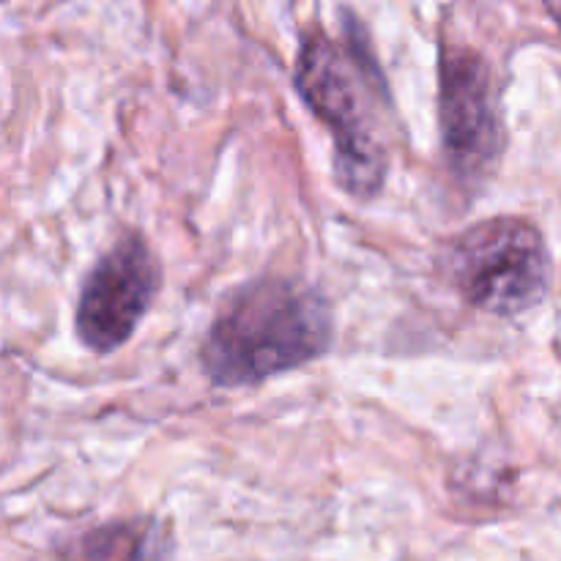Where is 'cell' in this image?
I'll return each mask as SVG.
<instances>
[{"label":"cell","instance_id":"cell-1","mask_svg":"<svg viewBox=\"0 0 561 561\" xmlns=\"http://www.w3.org/2000/svg\"><path fill=\"white\" fill-rule=\"evenodd\" d=\"M332 337V307L321 290L296 279H255L214 318L203 367L217 387H255L316 362Z\"/></svg>","mask_w":561,"mask_h":561},{"label":"cell","instance_id":"cell-2","mask_svg":"<svg viewBox=\"0 0 561 561\" xmlns=\"http://www.w3.org/2000/svg\"><path fill=\"white\" fill-rule=\"evenodd\" d=\"M442 266L471 307L502 318L537 307L551 285V255L542 233L520 217L471 225L449 241Z\"/></svg>","mask_w":561,"mask_h":561},{"label":"cell","instance_id":"cell-3","mask_svg":"<svg viewBox=\"0 0 561 561\" xmlns=\"http://www.w3.org/2000/svg\"><path fill=\"white\" fill-rule=\"evenodd\" d=\"M359 60L323 36H310L296 58V91L334 137V179L348 195L373 197L387 181L389 153L356 88Z\"/></svg>","mask_w":561,"mask_h":561},{"label":"cell","instance_id":"cell-4","mask_svg":"<svg viewBox=\"0 0 561 561\" xmlns=\"http://www.w3.org/2000/svg\"><path fill=\"white\" fill-rule=\"evenodd\" d=\"M162 268L140 236H124L85 277L77 305V334L96 354L121 348L151 310Z\"/></svg>","mask_w":561,"mask_h":561},{"label":"cell","instance_id":"cell-5","mask_svg":"<svg viewBox=\"0 0 561 561\" xmlns=\"http://www.w3.org/2000/svg\"><path fill=\"white\" fill-rule=\"evenodd\" d=\"M438 118L449 164L460 179H482L502 153V115L485 60L471 49H447L438 82Z\"/></svg>","mask_w":561,"mask_h":561},{"label":"cell","instance_id":"cell-6","mask_svg":"<svg viewBox=\"0 0 561 561\" xmlns=\"http://www.w3.org/2000/svg\"><path fill=\"white\" fill-rule=\"evenodd\" d=\"M153 553L157 535L151 524H115L80 537L64 561H153Z\"/></svg>","mask_w":561,"mask_h":561},{"label":"cell","instance_id":"cell-7","mask_svg":"<svg viewBox=\"0 0 561 561\" xmlns=\"http://www.w3.org/2000/svg\"><path fill=\"white\" fill-rule=\"evenodd\" d=\"M546 9H548V14L557 20V25L561 27V0H546Z\"/></svg>","mask_w":561,"mask_h":561}]
</instances>
